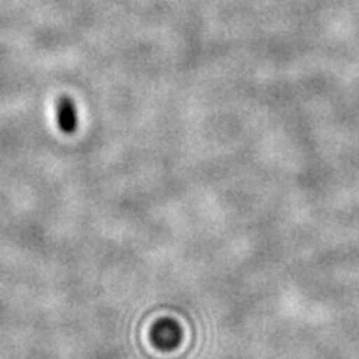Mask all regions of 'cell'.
<instances>
[{"label": "cell", "mask_w": 359, "mask_h": 359, "mask_svg": "<svg viewBox=\"0 0 359 359\" xmlns=\"http://www.w3.org/2000/svg\"><path fill=\"white\" fill-rule=\"evenodd\" d=\"M173 327H177L172 323H156L154 326V330H158L161 331L160 333H151V339H154V343L156 344L158 348H172V344L177 343V339L173 338V334L170 333V331L173 330Z\"/></svg>", "instance_id": "cell-2"}, {"label": "cell", "mask_w": 359, "mask_h": 359, "mask_svg": "<svg viewBox=\"0 0 359 359\" xmlns=\"http://www.w3.org/2000/svg\"><path fill=\"white\" fill-rule=\"evenodd\" d=\"M58 127L62 132L74 133L77 128V114H75V105L70 98L64 97L58 102Z\"/></svg>", "instance_id": "cell-1"}]
</instances>
